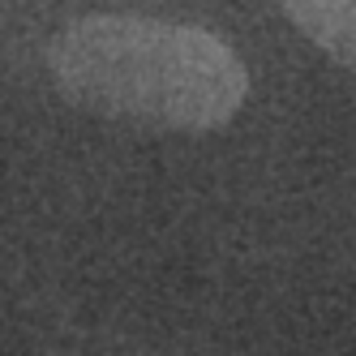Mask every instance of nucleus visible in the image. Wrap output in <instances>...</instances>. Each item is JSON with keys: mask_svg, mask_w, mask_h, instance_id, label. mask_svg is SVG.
Segmentation results:
<instances>
[{"mask_svg": "<svg viewBox=\"0 0 356 356\" xmlns=\"http://www.w3.org/2000/svg\"><path fill=\"white\" fill-rule=\"evenodd\" d=\"M47 73L73 108L155 134H211L249 99L236 47L185 22L86 13L47 43Z\"/></svg>", "mask_w": 356, "mask_h": 356, "instance_id": "obj_1", "label": "nucleus"}, {"mask_svg": "<svg viewBox=\"0 0 356 356\" xmlns=\"http://www.w3.org/2000/svg\"><path fill=\"white\" fill-rule=\"evenodd\" d=\"M279 9L335 65L356 73V0H279Z\"/></svg>", "mask_w": 356, "mask_h": 356, "instance_id": "obj_2", "label": "nucleus"}]
</instances>
